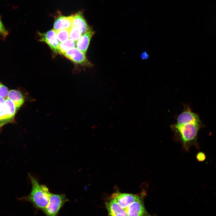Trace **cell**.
Masks as SVG:
<instances>
[{"mask_svg":"<svg viewBox=\"0 0 216 216\" xmlns=\"http://www.w3.org/2000/svg\"><path fill=\"white\" fill-rule=\"evenodd\" d=\"M203 127L202 122L182 124L176 123L170 126L174 133L175 137L182 142L183 146L187 150L193 145L198 147V133L200 129Z\"/></svg>","mask_w":216,"mask_h":216,"instance_id":"6da1fadb","label":"cell"},{"mask_svg":"<svg viewBox=\"0 0 216 216\" xmlns=\"http://www.w3.org/2000/svg\"><path fill=\"white\" fill-rule=\"evenodd\" d=\"M28 176L32 185V190L24 199L31 202L36 208L43 210L48 204L51 193L46 186L40 184L38 180L30 174Z\"/></svg>","mask_w":216,"mask_h":216,"instance_id":"7a4b0ae2","label":"cell"},{"mask_svg":"<svg viewBox=\"0 0 216 216\" xmlns=\"http://www.w3.org/2000/svg\"><path fill=\"white\" fill-rule=\"evenodd\" d=\"M68 201L64 194L51 193L48 204L43 211L46 216H57L60 209Z\"/></svg>","mask_w":216,"mask_h":216,"instance_id":"3957f363","label":"cell"},{"mask_svg":"<svg viewBox=\"0 0 216 216\" xmlns=\"http://www.w3.org/2000/svg\"><path fill=\"white\" fill-rule=\"evenodd\" d=\"M62 55L76 64L88 68L93 66V64L88 59L85 54L76 48L70 49Z\"/></svg>","mask_w":216,"mask_h":216,"instance_id":"277c9868","label":"cell"},{"mask_svg":"<svg viewBox=\"0 0 216 216\" xmlns=\"http://www.w3.org/2000/svg\"><path fill=\"white\" fill-rule=\"evenodd\" d=\"M144 194L140 198L130 204L125 209L128 216H154L146 210L144 204Z\"/></svg>","mask_w":216,"mask_h":216,"instance_id":"5b68a950","label":"cell"},{"mask_svg":"<svg viewBox=\"0 0 216 216\" xmlns=\"http://www.w3.org/2000/svg\"><path fill=\"white\" fill-rule=\"evenodd\" d=\"M140 196L136 194L116 192L112 194L110 197L125 210L131 203L139 199Z\"/></svg>","mask_w":216,"mask_h":216,"instance_id":"8992f818","label":"cell"},{"mask_svg":"<svg viewBox=\"0 0 216 216\" xmlns=\"http://www.w3.org/2000/svg\"><path fill=\"white\" fill-rule=\"evenodd\" d=\"M184 106L182 112L177 118L176 123L182 124L201 122L199 115L193 112L188 104H184Z\"/></svg>","mask_w":216,"mask_h":216,"instance_id":"52a82bcc","label":"cell"},{"mask_svg":"<svg viewBox=\"0 0 216 216\" xmlns=\"http://www.w3.org/2000/svg\"><path fill=\"white\" fill-rule=\"evenodd\" d=\"M38 34L40 37L39 40L45 42L54 52L58 53L60 43L56 31L53 29L45 33Z\"/></svg>","mask_w":216,"mask_h":216,"instance_id":"ba28073f","label":"cell"},{"mask_svg":"<svg viewBox=\"0 0 216 216\" xmlns=\"http://www.w3.org/2000/svg\"><path fill=\"white\" fill-rule=\"evenodd\" d=\"M105 204L108 216H128L125 210L110 197L106 202Z\"/></svg>","mask_w":216,"mask_h":216,"instance_id":"9c48e42d","label":"cell"},{"mask_svg":"<svg viewBox=\"0 0 216 216\" xmlns=\"http://www.w3.org/2000/svg\"><path fill=\"white\" fill-rule=\"evenodd\" d=\"M72 27L78 28L81 30L82 34L92 29L91 27L87 23L81 12H79L73 15Z\"/></svg>","mask_w":216,"mask_h":216,"instance_id":"30bf717a","label":"cell"},{"mask_svg":"<svg viewBox=\"0 0 216 216\" xmlns=\"http://www.w3.org/2000/svg\"><path fill=\"white\" fill-rule=\"evenodd\" d=\"M73 15L65 16L59 15L55 19L53 29L56 31L62 29H70L71 27Z\"/></svg>","mask_w":216,"mask_h":216,"instance_id":"8fae6325","label":"cell"},{"mask_svg":"<svg viewBox=\"0 0 216 216\" xmlns=\"http://www.w3.org/2000/svg\"><path fill=\"white\" fill-rule=\"evenodd\" d=\"M94 33V31L92 29L82 34L76 42V48L86 54L91 39Z\"/></svg>","mask_w":216,"mask_h":216,"instance_id":"7c38bea8","label":"cell"},{"mask_svg":"<svg viewBox=\"0 0 216 216\" xmlns=\"http://www.w3.org/2000/svg\"><path fill=\"white\" fill-rule=\"evenodd\" d=\"M14 117L5 102L0 104V127L12 120Z\"/></svg>","mask_w":216,"mask_h":216,"instance_id":"4fadbf2b","label":"cell"},{"mask_svg":"<svg viewBox=\"0 0 216 216\" xmlns=\"http://www.w3.org/2000/svg\"><path fill=\"white\" fill-rule=\"evenodd\" d=\"M7 99L12 101L14 103L16 110H18L23 104L24 98L20 92L16 90L12 89L8 92Z\"/></svg>","mask_w":216,"mask_h":216,"instance_id":"5bb4252c","label":"cell"},{"mask_svg":"<svg viewBox=\"0 0 216 216\" xmlns=\"http://www.w3.org/2000/svg\"><path fill=\"white\" fill-rule=\"evenodd\" d=\"M76 45V42L70 39L62 42L59 46L58 53L62 55L68 50L74 48Z\"/></svg>","mask_w":216,"mask_h":216,"instance_id":"9a60e30c","label":"cell"},{"mask_svg":"<svg viewBox=\"0 0 216 216\" xmlns=\"http://www.w3.org/2000/svg\"><path fill=\"white\" fill-rule=\"evenodd\" d=\"M81 30L77 27H72L69 30L70 39L76 42L82 35Z\"/></svg>","mask_w":216,"mask_h":216,"instance_id":"2e32d148","label":"cell"},{"mask_svg":"<svg viewBox=\"0 0 216 216\" xmlns=\"http://www.w3.org/2000/svg\"><path fill=\"white\" fill-rule=\"evenodd\" d=\"M70 29H62L56 31L57 37L59 41L63 42L69 38Z\"/></svg>","mask_w":216,"mask_h":216,"instance_id":"e0dca14e","label":"cell"},{"mask_svg":"<svg viewBox=\"0 0 216 216\" xmlns=\"http://www.w3.org/2000/svg\"><path fill=\"white\" fill-rule=\"evenodd\" d=\"M8 32L2 23L0 17V35L4 39H5L8 36Z\"/></svg>","mask_w":216,"mask_h":216,"instance_id":"ac0fdd59","label":"cell"},{"mask_svg":"<svg viewBox=\"0 0 216 216\" xmlns=\"http://www.w3.org/2000/svg\"><path fill=\"white\" fill-rule=\"evenodd\" d=\"M8 92V88L0 83V96L4 99L7 98Z\"/></svg>","mask_w":216,"mask_h":216,"instance_id":"d6986e66","label":"cell"},{"mask_svg":"<svg viewBox=\"0 0 216 216\" xmlns=\"http://www.w3.org/2000/svg\"><path fill=\"white\" fill-rule=\"evenodd\" d=\"M196 158L198 161L202 162L205 160L206 157L204 153L202 152H200L197 153Z\"/></svg>","mask_w":216,"mask_h":216,"instance_id":"ffe728a7","label":"cell"},{"mask_svg":"<svg viewBox=\"0 0 216 216\" xmlns=\"http://www.w3.org/2000/svg\"><path fill=\"white\" fill-rule=\"evenodd\" d=\"M141 57L143 59H147L149 57V55L146 52H144L142 53Z\"/></svg>","mask_w":216,"mask_h":216,"instance_id":"44dd1931","label":"cell"},{"mask_svg":"<svg viewBox=\"0 0 216 216\" xmlns=\"http://www.w3.org/2000/svg\"><path fill=\"white\" fill-rule=\"evenodd\" d=\"M4 98L0 96V104L4 103L5 102Z\"/></svg>","mask_w":216,"mask_h":216,"instance_id":"7402d4cb","label":"cell"},{"mask_svg":"<svg viewBox=\"0 0 216 216\" xmlns=\"http://www.w3.org/2000/svg\"></svg>","mask_w":216,"mask_h":216,"instance_id":"603a6c76","label":"cell"}]
</instances>
